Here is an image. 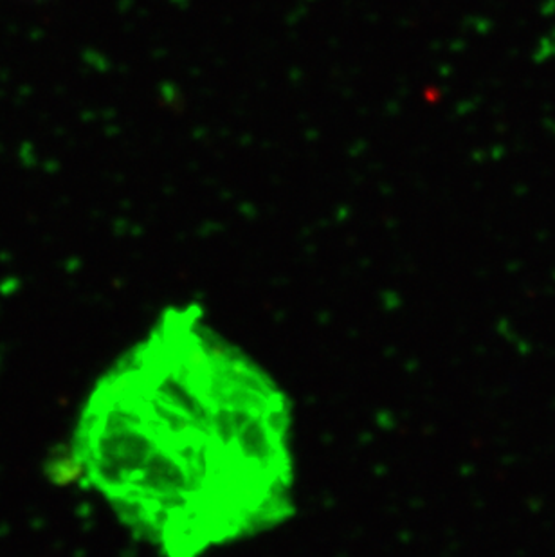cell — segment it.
<instances>
[{
	"label": "cell",
	"mask_w": 555,
	"mask_h": 557,
	"mask_svg": "<svg viewBox=\"0 0 555 557\" xmlns=\"http://www.w3.org/2000/svg\"><path fill=\"white\" fill-rule=\"evenodd\" d=\"M74 462L159 557H210L293 516V410L197 306L170 307L92 389Z\"/></svg>",
	"instance_id": "obj_1"
}]
</instances>
